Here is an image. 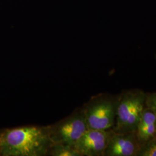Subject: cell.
<instances>
[{"mask_svg":"<svg viewBox=\"0 0 156 156\" xmlns=\"http://www.w3.org/2000/svg\"><path fill=\"white\" fill-rule=\"evenodd\" d=\"M53 145L48 126H23L8 129L0 134L2 156H48Z\"/></svg>","mask_w":156,"mask_h":156,"instance_id":"obj_1","label":"cell"},{"mask_svg":"<svg viewBox=\"0 0 156 156\" xmlns=\"http://www.w3.org/2000/svg\"><path fill=\"white\" fill-rule=\"evenodd\" d=\"M146 93L135 89L123 90L119 94L115 123L112 128L117 133L135 132L146 107Z\"/></svg>","mask_w":156,"mask_h":156,"instance_id":"obj_2","label":"cell"},{"mask_svg":"<svg viewBox=\"0 0 156 156\" xmlns=\"http://www.w3.org/2000/svg\"><path fill=\"white\" fill-rule=\"evenodd\" d=\"M119 94L100 93L92 97L82 109L89 129L108 130L113 127Z\"/></svg>","mask_w":156,"mask_h":156,"instance_id":"obj_3","label":"cell"},{"mask_svg":"<svg viewBox=\"0 0 156 156\" xmlns=\"http://www.w3.org/2000/svg\"><path fill=\"white\" fill-rule=\"evenodd\" d=\"M48 127L53 144L73 147L89 129L82 108L76 109L68 117L52 126H48Z\"/></svg>","mask_w":156,"mask_h":156,"instance_id":"obj_4","label":"cell"},{"mask_svg":"<svg viewBox=\"0 0 156 156\" xmlns=\"http://www.w3.org/2000/svg\"><path fill=\"white\" fill-rule=\"evenodd\" d=\"M141 147L136 131L117 133L111 129L104 156H137Z\"/></svg>","mask_w":156,"mask_h":156,"instance_id":"obj_5","label":"cell"},{"mask_svg":"<svg viewBox=\"0 0 156 156\" xmlns=\"http://www.w3.org/2000/svg\"><path fill=\"white\" fill-rule=\"evenodd\" d=\"M111 129H88L73 146L81 156H104Z\"/></svg>","mask_w":156,"mask_h":156,"instance_id":"obj_6","label":"cell"},{"mask_svg":"<svg viewBox=\"0 0 156 156\" xmlns=\"http://www.w3.org/2000/svg\"><path fill=\"white\" fill-rule=\"evenodd\" d=\"M156 126V115L151 109L146 108L136 130L138 139L142 146L155 137Z\"/></svg>","mask_w":156,"mask_h":156,"instance_id":"obj_7","label":"cell"},{"mask_svg":"<svg viewBox=\"0 0 156 156\" xmlns=\"http://www.w3.org/2000/svg\"><path fill=\"white\" fill-rule=\"evenodd\" d=\"M48 156H81L73 147L62 144H53L50 147Z\"/></svg>","mask_w":156,"mask_h":156,"instance_id":"obj_8","label":"cell"},{"mask_svg":"<svg viewBox=\"0 0 156 156\" xmlns=\"http://www.w3.org/2000/svg\"><path fill=\"white\" fill-rule=\"evenodd\" d=\"M137 156H156V137L142 145Z\"/></svg>","mask_w":156,"mask_h":156,"instance_id":"obj_9","label":"cell"},{"mask_svg":"<svg viewBox=\"0 0 156 156\" xmlns=\"http://www.w3.org/2000/svg\"><path fill=\"white\" fill-rule=\"evenodd\" d=\"M146 107L153 112L156 116V92L146 93Z\"/></svg>","mask_w":156,"mask_h":156,"instance_id":"obj_10","label":"cell"},{"mask_svg":"<svg viewBox=\"0 0 156 156\" xmlns=\"http://www.w3.org/2000/svg\"><path fill=\"white\" fill-rule=\"evenodd\" d=\"M155 137H156V129H155Z\"/></svg>","mask_w":156,"mask_h":156,"instance_id":"obj_11","label":"cell"}]
</instances>
